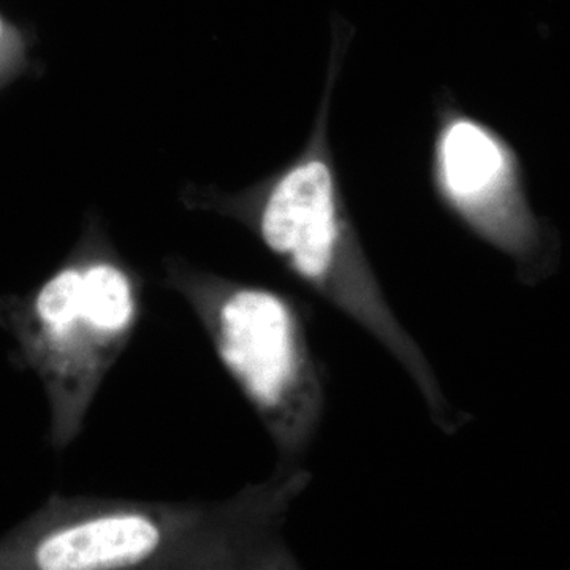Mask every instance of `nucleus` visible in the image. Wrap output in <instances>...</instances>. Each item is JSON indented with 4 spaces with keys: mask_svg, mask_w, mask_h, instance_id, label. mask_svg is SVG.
<instances>
[{
    "mask_svg": "<svg viewBox=\"0 0 570 570\" xmlns=\"http://www.w3.org/2000/svg\"><path fill=\"white\" fill-rule=\"evenodd\" d=\"M313 474L276 466L214 501L55 493L0 539V570H295L284 528Z\"/></svg>",
    "mask_w": 570,
    "mask_h": 570,
    "instance_id": "obj_1",
    "label": "nucleus"
},
{
    "mask_svg": "<svg viewBox=\"0 0 570 570\" xmlns=\"http://www.w3.org/2000/svg\"><path fill=\"white\" fill-rule=\"evenodd\" d=\"M348 41L347 29L335 28L316 119L291 163L238 193L189 187L183 204L243 225L288 275L362 326L417 385L433 422L452 434L459 419L430 360L390 306L341 186L330 142V111Z\"/></svg>",
    "mask_w": 570,
    "mask_h": 570,
    "instance_id": "obj_2",
    "label": "nucleus"
},
{
    "mask_svg": "<svg viewBox=\"0 0 570 570\" xmlns=\"http://www.w3.org/2000/svg\"><path fill=\"white\" fill-rule=\"evenodd\" d=\"M141 303V276L97 220L86 224L77 247L31 295L0 303V325L47 395L56 452L80 436L138 328Z\"/></svg>",
    "mask_w": 570,
    "mask_h": 570,
    "instance_id": "obj_3",
    "label": "nucleus"
},
{
    "mask_svg": "<svg viewBox=\"0 0 570 570\" xmlns=\"http://www.w3.org/2000/svg\"><path fill=\"white\" fill-rule=\"evenodd\" d=\"M163 285L181 296L272 438L276 466L305 463L326 406L302 307L294 296L198 268L179 255L163 261Z\"/></svg>",
    "mask_w": 570,
    "mask_h": 570,
    "instance_id": "obj_4",
    "label": "nucleus"
},
{
    "mask_svg": "<svg viewBox=\"0 0 570 570\" xmlns=\"http://www.w3.org/2000/svg\"><path fill=\"white\" fill-rule=\"evenodd\" d=\"M430 175L442 208L469 234L515 261L524 277L538 275L547 234L532 212L519 153L450 94L436 104Z\"/></svg>",
    "mask_w": 570,
    "mask_h": 570,
    "instance_id": "obj_5",
    "label": "nucleus"
},
{
    "mask_svg": "<svg viewBox=\"0 0 570 570\" xmlns=\"http://www.w3.org/2000/svg\"><path fill=\"white\" fill-rule=\"evenodd\" d=\"M2 32H3V24H2V20H0V37H2Z\"/></svg>",
    "mask_w": 570,
    "mask_h": 570,
    "instance_id": "obj_6",
    "label": "nucleus"
}]
</instances>
